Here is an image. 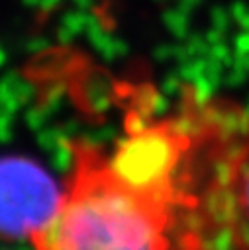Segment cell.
Wrapping results in <instances>:
<instances>
[{
	"instance_id": "cell-1",
	"label": "cell",
	"mask_w": 249,
	"mask_h": 250,
	"mask_svg": "<svg viewBox=\"0 0 249 250\" xmlns=\"http://www.w3.org/2000/svg\"><path fill=\"white\" fill-rule=\"evenodd\" d=\"M216 109L127 125L112 150L73 141L71 174L35 250H214L225 232L243 250L235 184L247 160L237 137L204 170Z\"/></svg>"
},
{
	"instance_id": "cell-2",
	"label": "cell",
	"mask_w": 249,
	"mask_h": 250,
	"mask_svg": "<svg viewBox=\"0 0 249 250\" xmlns=\"http://www.w3.org/2000/svg\"><path fill=\"white\" fill-rule=\"evenodd\" d=\"M2 195L6 232L31 238L55 215L63 191L37 164L10 156L2 168Z\"/></svg>"
},
{
	"instance_id": "cell-3",
	"label": "cell",
	"mask_w": 249,
	"mask_h": 250,
	"mask_svg": "<svg viewBox=\"0 0 249 250\" xmlns=\"http://www.w3.org/2000/svg\"><path fill=\"white\" fill-rule=\"evenodd\" d=\"M235 211H237V223H239V230L243 236V242L249 250V158L245 160V164L239 170L237 176V186H235Z\"/></svg>"
}]
</instances>
